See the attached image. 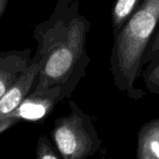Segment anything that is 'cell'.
<instances>
[{"mask_svg":"<svg viewBox=\"0 0 159 159\" xmlns=\"http://www.w3.org/2000/svg\"><path fill=\"white\" fill-rule=\"evenodd\" d=\"M143 79L149 92L159 94V59L148 64L143 73Z\"/></svg>","mask_w":159,"mask_h":159,"instance_id":"cell-10","label":"cell"},{"mask_svg":"<svg viewBox=\"0 0 159 159\" xmlns=\"http://www.w3.org/2000/svg\"><path fill=\"white\" fill-rule=\"evenodd\" d=\"M137 159H159V117L144 123L137 133Z\"/></svg>","mask_w":159,"mask_h":159,"instance_id":"cell-7","label":"cell"},{"mask_svg":"<svg viewBox=\"0 0 159 159\" xmlns=\"http://www.w3.org/2000/svg\"><path fill=\"white\" fill-rule=\"evenodd\" d=\"M142 2V0H118L113 4L111 19L114 38L119 34Z\"/></svg>","mask_w":159,"mask_h":159,"instance_id":"cell-8","label":"cell"},{"mask_svg":"<svg viewBox=\"0 0 159 159\" xmlns=\"http://www.w3.org/2000/svg\"><path fill=\"white\" fill-rule=\"evenodd\" d=\"M70 113L58 117L50 131L52 143L61 159H87L102 147L93 118L74 101L69 102Z\"/></svg>","mask_w":159,"mask_h":159,"instance_id":"cell-3","label":"cell"},{"mask_svg":"<svg viewBox=\"0 0 159 159\" xmlns=\"http://www.w3.org/2000/svg\"><path fill=\"white\" fill-rule=\"evenodd\" d=\"M159 23V0H144L114 38L110 71L118 90L134 100L142 99L144 91L135 83L142 74L143 59Z\"/></svg>","mask_w":159,"mask_h":159,"instance_id":"cell-2","label":"cell"},{"mask_svg":"<svg viewBox=\"0 0 159 159\" xmlns=\"http://www.w3.org/2000/svg\"><path fill=\"white\" fill-rule=\"evenodd\" d=\"M7 5H8V0H0V18L5 13Z\"/></svg>","mask_w":159,"mask_h":159,"instance_id":"cell-12","label":"cell"},{"mask_svg":"<svg viewBox=\"0 0 159 159\" xmlns=\"http://www.w3.org/2000/svg\"><path fill=\"white\" fill-rule=\"evenodd\" d=\"M32 49L0 51V99L29 68Z\"/></svg>","mask_w":159,"mask_h":159,"instance_id":"cell-5","label":"cell"},{"mask_svg":"<svg viewBox=\"0 0 159 159\" xmlns=\"http://www.w3.org/2000/svg\"><path fill=\"white\" fill-rule=\"evenodd\" d=\"M40 58L37 54H34L27 71L0 99V133L19 123L11 114L19 107L24 98L33 89L40 71Z\"/></svg>","mask_w":159,"mask_h":159,"instance_id":"cell-4","label":"cell"},{"mask_svg":"<svg viewBox=\"0 0 159 159\" xmlns=\"http://www.w3.org/2000/svg\"><path fill=\"white\" fill-rule=\"evenodd\" d=\"M79 8L77 0H59L50 17L35 25V54L41 66L32 93L61 102L72 97L86 76L91 61L86 48L91 23Z\"/></svg>","mask_w":159,"mask_h":159,"instance_id":"cell-1","label":"cell"},{"mask_svg":"<svg viewBox=\"0 0 159 159\" xmlns=\"http://www.w3.org/2000/svg\"><path fill=\"white\" fill-rule=\"evenodd\" d=\"M60 102L57 99L30 92L11 114L18 121L44 122Z\"/></svg>","mask_w":159,"mask_h":159,"instance_id":"cell-6","label":"cell"},{"mask_svg":"<svg viewBox=\"0 0 159 159\" xmlns=\"http://www.w3.org/2000/svg\"><path fill=\"white\" fill-rule=\"evenodd\" d=\"M159 59V28L156 35L153 36L151 43L148 47V49L145 53L143 59V65L147 63H151Z\"/></svg>","mask_w":159,"mask_h":159,"instance_id":"cell-11","label":"cell"},{"mask_svg":"<svg viewBox=\"0 0 159 159\" xmlns=\"http://www.w3.org/2000/svg\"><path fill=\"white\" fill-rule=\"evenodd\" d=\"M35 159H61L49 138L41 134L36 143Z\"/></svg>","mask_w":159,"mask_h":159,"instance_id":"cell-9","label":"cell"},{"mask_svg":"<svg viewBox=\"0 0 159 159\" xmlns=\"http://www.w3.org/2000/svg\"><path fill=\"white\" fill-rule=\"evenodd\" d=\"M98 159H106L104 157H101V158H98Z\"/></svg>","mask_w":159,"mask_h":159,"instance_id":"cell-13","label":"cell"}]
</instances>
